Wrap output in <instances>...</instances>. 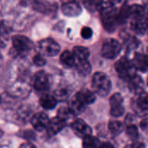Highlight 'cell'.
Returning <instances> with one entry per match:
<instances>
[{
  "label": "cell",
  "instance_id": "1",
  "mask_svg": "<svg viewBox=\"0 0 148 148\" xmlns=\"http://www.w3.org/2000/svg\"><path fill=\"white\" fill-rule=\"evenodd\" d=\"M92 86L94 92L101 97L107 96L112 90V81L104 72H95L93 74Z\"/></svg>",
  "mask_w": 148,
  "mask_h": 148
},
{
  "label": "cell",
  "instance_id": "2",
  "mask_svg": "<svg viewBox=\"0 0 148 148\" xmlns=\"http://www.w3.org/2000/svg\"><path fill=\"white\" fill-rule=\"evenodd\" d=\"M114 67L118 75L125 80H127L134 74H136V69L132 62L126 58H121L119 59L116 62Z\"/></svg>",
  "mask_w": 148,
  "mask_h": 148
},
{
  "label": "cell",
  "instance_id": "3",
  "mask_svg": "<svg viewBox=\"0 0 148 148\" xmlns=\"http://www.w3.org/2000/svg\"><path fill=\"white\" fill-rule=\"evenodd\" d=\"M121 51L120 43L114 38H107L104 41L101 54L104 58L108 59L115 58Z\"/></svg>",
  "mask_w": 148,
  "mask_h": 148
},
{
  "label": "cell",
  "instance_id": "4",
  "mask_svg": "<svg viewBox=\"0 0 148 148\" xmlns=\"http://www.w3.org/2000/svg\"><path fill=\"white\" fill-rule=\"evenodd\" d=\"M60 51V45L52 38H45L38 43V51L44 57H54Z\"/></svg>",
  "mask_w": 148,
  "mask_h": 148
},
{
  "label": "cell",
  "instance_id": "5",
  "mask_svg": "<svg viewBox=\"0 0 148 148\" xmlns=\"http://www.w3.org/2000/svg\"><path fill=\"white\" fill-rule=\"evenodd\" d=\"M12 45L15 51L21 55L27 54L33 47L32 41L25 36L21 35H17L12 38Z\"/></svg>",
  "mask_w": 148,
  "mask_h": 148
},
{
  "label": "cell",
  "instance_id": "6",
  "mask_svg": "<svg viewBox=\"0 0 148 148\" xmlns=\"http://www.w3.org/2000/svg\"><path fill=\"white\" fill-rule=\"evenodd\" d=\"M132 108L138 115H146L148 112V92L143 91L138 93L132 101Z\"/></svg>",
  "mask_w": 148,
  "mask_h": 148
},
{
  "label": "cell",
  "instance_id": "7",
  "mask_svg": "<svg viewBox=\"0 0 148 148\" xmlns=\"http://www.w3.org/2000/svg\"><path fill=\"white\" fill-rule=\"evenodd\" d=\"M130 28L137 35H143L148 30V18L146 15L130 18Z\"/></svg>",
  "mask_w": 148,
  "mask_h": 148
},
{
  "label": "cell",
  "instance_id": "8",
  "mask_svg": "<svg viewBox=\"0 0 148 148\" xmlns=\"http://www.w3.org/2000/svg\"><path fill=\"white\" fill-rule=\"evenodd\" d=\"M123 97L120 93H114L110 98V114L112 117L119 118L122 116L125 112V108L123 106Z\"/></svg>",
  "mask_w": 148,
  "mask_h": 148
},
{
  "label": "cell",
  "instance_id": "9",
  "mask_svg": "<svg viewBox=\"0 0 148 148\" xmlns=\"http://www.w3.org/2000/svg\"><path fill=\"white\" fill-rule=\"evenodd\" d=\"M33 86L34 89L38 92H44L48 91L50 87V79L48 74L45 71H40L36 73L34 82H33Z\"/></svg>",
  "mask_w": 148,
  "mask_h": 148
},
{
  "label": "cell",
  "instance_id": "10",
  "mask_svg": "<svg viewBox=\"0 0 148 148\" xmlns=\"http://www.w3.org/2000/svg\"><path fill=\"white\" fill-rule=\"evenodd\" d=\"M71 129L77 136L83 138L88 135H91L92 132V130L90 127V125L81 119H77L72 121Z\"/></svg>",
  "mask_w": 148,
  "mask_h": 148
},
{
  "label": "cell",
  "instance_id": "11",
  "mask_svg": "<svg viewBox=\"0 0 148 148\" xmlns=\"http://www.w3.org/2000/svg\"><path fill=\"white\" fill-rule=\"evenodd\" d=\"M48 116L44 112H38L34 114L31 119V124L32 127L38 132H41L43 130L46 129V126L49 122Z\"/></svg>",
  "mask_w": 148,
  "mask_h": 148
},
{
  "label": "cell",
  "instance_id": "12",
  "mask_svg": "<svg viewBox=\"0 0 148 148\" xmlns=\"http://www.w3.org/2000/svg\"><path fill=\"white\" fill-rule=\"evenodd\" d=\"M66 122L58 118V116L55 118H52L51 120H49L48 125L46 126V131L48 135L53 136L58 133L61 130H63L65 126Z\"/></svg>",
  "mask_w": 148,
  "mask_h": 148
},
{
  "label": "cell",
  "instance_id": "13",
  "mask_svg": "<svg viewBox=\"0 0 148 148\" xmlns=\"http://www.w3.org/2000/svg\"><path fill=\"white\" fill-rule=\"evenodd\" d=\"M62 12L68 17H76L82 12V8L77 1L65 2L62 6Z\"/></svg>",
  "mask_w": 148,
  "mask_h": 148
},
{
  "label": "cell",
  "instance_id": "14",
  "mask_svg": "<svg viewBox=\"0 0 148 148\" xmlns=\"http://www.w3.org/2000/svg\"><path fill=\"white\" fill-rule=\"evenodd\" d=\"M132 62L137 71L141 72H146L148 71V56L146 54L141 52L135 53Z\"/></svg>",
  "mask_w": 148,
  "mask_h": 148
},
{
  "label": "cell",
  "instance_id": "15",
  "mask_svg": "<svg viewBox=\"0 0 148 148\" xmlns=\"http://www.w3.org/2000/svg\"><path fill=\"white\" fill-rule=\"evenodd\" d=\"M126 81L128 84L129 90L132 92H133L134 94L138 95V93H140L141 92L144 91V81H143L142 78L140 76L137 75V74H134L133 76H132Z\"/></svg>",
  "mask_w": 148,
  "mask_h": 148
},
{
  "label": "cell",
  "instance_id": "16",
  "mask_svg": "<svg viewBox=\"0 0 148 148\" xmlns=\"http://www.w3.org/2000/svg\"><path fill=\"white\" fill-rule=\"evenodd\" d=\"M68 107L70 108V110L71 111V112L74 115H79L86 110V105L83 102V100L76 93L71 99V102H70Z\"/></svg>",
  "mask_w": 148,
  "mask_h": 148
},
{
  "label": "cell",
  "instance_id": "17",
  "mask_svg": "<svg viewBox=\"0 0 148 148\" xmlns=\"http://www.w3.org/2000/svg\"><path fill=\"white\" fill-rule=\"evenodd\" d=\"M33 7L38 12L44 13V14H51L56 11V5L48 3V2H43V1H36L33 4Z\"/></svg>",
  "mask_w": 148,
  "mask_h": 148
},
{
  "label": "cell",
  "instance_id": "18",
  "mask_svg": "<svg viewBox=\"0 0 148 148\" xmlns=\"http://www.w3.org/2000/svg\"><path fill=\"white\" fill-rule=\"evenodd\" d=\"M57 99L54 96H51L50 94H44L39 99V104L40 106L45 109V110H51L57 106Z\"/></svg>",
  "mask_w": 148,
  "mask_h": 148
},
{
  "label": "cell",
  "instance_id": "19",
  "mask_svg": "<svg viewBox=\"0 0 148 148\" xmlns=\"http://www.w3.org/2000/svg\"><path fill=\"white\" fill-rule=\"evenodd\" d=\"M59 59H60L61 64L64 66L71 67V66L75 65L76 58L74 56V54L72 52H71L70 51H64V52H62Z\"/></svg>",
  "mask_w": 148,
  "mask_h": 148
},
{
  "label": "cell",
  "instance_id": "20",
  "mask_svg": "<svg viewBox=\"0 0 148 148\" xmlns=\"http://www.w3.org/2000/svg\"><path fill=\"white\" fill-rule=\"evenodd\" d=\"M78 96L83 100V102L88 106L90 104H92L95 100H96V95L93 92L90 91V90H82L80 92H77Z\"/></svg>",
  "mask_w": 148,
  "mask_h": 148
},
{
  "label": "cell",
  "instance_id": "21",
  "mask_svg": "<svg viewBox=\"0 0 148 148\" xmlns=\"http://www.w3.org/2000/svg\"><path fill=\"white\" fill-rule=\"evenodd\" d=\"M76 65V69L78 73L80 76H87L92 71V66L88 60H81Z\"/></svg>",
  "mask_w": 148,
  "mask_h": 148
},
{
  "label": "cell",
  "instance_id": "22",
  "mask_svg": "<svg viewBox=\"0 0 148 148\" xmlns=\"http://www.w3.org/2000/svg\"><path fill=\"white\" fill-rule=\"evenodd\" d=\"M75 58L79 60H87L90 56V51L86 47L84 46H75L73 48V52Z\"/></svg>",
  "mask_w": 148,
  "mask_h": 148
},
{
  "label": "cell",
  "instance_id": "23",
  "mask_svg": "<svg viewBox=\"0 0 148 148\" xmlns=\"http://www.w3.org/2000/svg\"><path fill=\"white\" fill-rule=\"evenodd\" d=\"M101 143L97 137L88 135L84 138L83 141V148H100Z\"/></svg>",
  "mask_w": 148,
  "mask_h": 148
},
{
  "label": "cell",
  "instance_id": "24",
  "mask_svg": "<svg viewBox=\"0 0 148 148\" xmlns=\"http://www.w3.org/2000/svg\"><path fill=\"white\" fill-rule=\"evenodd\" d=\"M108 129L113 136L119 135L124 130V125L122 122L118 120H112L108 124Z\"/></svg>",
  "mask_w": 148,
  "mask_h": 148
},
{
  "label": "cell",
  "instance_id": "25",
  "mask_svg": "<svg viewBox=\"0 0 148 148\" xmlns=\"http://www.w3.org/2000/svg\"><path fill=\"white\" fill-rule=\"evenodd\" d=\"M128 11H129V18L146 15V14H145V8H144L142 5H136V4H135V5H129Z\"/></svg>",
  "mask_w": 148,
  "mask_h": 148
},
{
  "label": "cell",
  "instance_id": "26",
  "mask_svg": "<svg viewBox=\"0 0 148 148\" xmlns=\"http://www.w3.org/2000/svg\"><path fill=\"white\" fill-rule=\"evenodd\" d=\"M73 116H75V115L71 112V111L70 110L69 107H61L58 111V117L65 122L67 120H69L70 119H71Z\"/></svg>",
  "mask_w": 148,
  "mask_h": 148
},
{
  "label": "cell",
  "instance_id": "27",
  "mask_svg": "<svg viewBox=\"0 0 148 148\" xmlns=\"http://www.w3.org/2000/svg\"><path fill=\"white\" fill-rule=\"evenodd\" d=\"M125 132L128 135L129 138H131L132 140H136L138 137V130L137 126L133 124H129L126 126Z\"/></svg>",
  "mask_w": 148,
  "mask_h": 148
},
{
  "label": "cell",
  "instance_id": "28",
  "mask_svg": "<svg viewBox=\"0 0 148 148\" xmlns=\"http://www.w3.org/2000/svg\"><path fill=\"white\" fill-rule=\"evenodd\" d=\"M69 95V92L67 89L65 88H61V89H58V90H56L55 92V98L56 99H59V100H64Z\"/></svg>",
  "mask_w": 148,
  "mask_h": 148
},
{
  "label": "cell",
  "instance_id": "29",
  "mask_svg": "<svg viewBox=\"0 0 148 148\" xmlns=\"http://www.w3.org/2000/svg\"><path fill=\"white\" fill-rule=\"evenodd\" d=\"M33 62H34V64H35L37 66H43V65H45V63H46L45 57H44L42 54H40V53H38L37 55L34 56V58H33Z\"/></svg>",
  "mask_w": 148,
  "mask_h": 148
},
{
  "label": "cell",
  "instance_id": "30",
  "mask_svg": "<svg viewBox=\"0 0 148 148\" xmlns=\"http://www.w3.org/2000/svg\"><path fill=\"white\" fill-rule=\"evenodd\" d=\"M81 36L85 39L91 38L92 36V30L90 27H87V26L83 27L82 30H81Z\"/></svg>",
  "mask_w": 148,
  "mask_h": 148
},
{
  "label": "cell",
  "instance_id": "31",
  "mask_svg": "<svg viewBox=\"0 0 148 148\" xmlns=\"http://www.w3.org/2000/svg\"><path fill=\"white\" fill-rule=\"evenodd\" d=\"M125 148H145V145L144 143L142 142H138V141H134L132 144L127 145Z\"/></svg>",
  "mask_w": 148,
  "mask_h": 148
},
{
  "label": "cell",
  "instance_id": "32",
  "mask_svg": "<svg viewBox=\"0 0 148 148\" xmlns=\"http://www.w3.org/2000/svg\"><path fill=\"white\" fill-rule=\"evenodd\" d=\"M99 0H84V3L86 4V5L89 8L92 9H96L97 4H98Z\"/></svg>",
  "mask_w": 148,
  "mask_h": 148
},
{
  "label": "cell",
  "instance_id": "33",
  "mask_svg": "<svg viewBox=\"0 0 148 148\" xmlns=\"http://www.w3.org/2000/svg\"><path fill=\"white\" fill-rule=\"evenodd\" d=\"M140 128L144 131H148V118H145L144 119L141 120L140 124Z\"/></svg>",
  "mask_w": 148,
  "mask_h": 148
},
{
  "label": "cell",
  "instance_id": "34",
  "mask_svg": "<svg viewBox=\"0 0 148 148\" xmlns=\"http://www.w3.org/2000/svg\"><path fill=\"white\" fill-rule=\"evenodd\" d=\"M19 148H36V146H35L33 144L30 143V142H26V143L22 144V145L19 146Z\"/></svg>",
  "mask_w": 148,
  "mask_h": 148
},
{
  "label": "cell",
  "instance_id": "35",
  "mask_svg": "<svg viewBox=\"0 0 148 148\" xmlns=\"http://www.w3.org/2000/svg\"><path fill=\"white\" fill-rule=\"evenodd\" d=\"M100 148H115L111 143L109 142H105V143H102L101 145H100Z\"/></svg>",
  "mask_w": 148,
  "mask_h": 148
},
{
  "label": "cell",
  "instance_id": "36",
  "mask_svg": "<svg viewBox=\"0 0 148 148\" xmlns=\"http://www.w3.org/2000/svg\"><path fill=\"white\" fill-rule=\"evenodd\" d=\"M3 134H4L3 131H2V130H0V138H1V137L3 136Z\"/></svg>",
  "mask_w": 148,
  "mask_h": 148
},
{
  "label": "cell",
  "instance_id": "37",
  "mask_svg": "<svg viewBox=\"0 0 148 148\" xmlns=\"http://www.w3.org/2000/svg\"><path fill=\"white\" fill-rule=\"evenodd\" d=\"M1 32H2V25L0 24V34H1Z\"/></svg>",
  "mask_w": 148,
  "mask_h": 148
},
{
  "label": "cell",
  "instance_id": "38",
  "mask_svg": "<svg viewBox=\"0 0 148 148\" xmlns=\"http://www.w3.org/2000/svg\"><path fill=\"white\" fill-rule=\"evenodd\" d=\"M145 14H146V17H147V18H148V9H147V12H146V13H145Z\"/></svg>",
  "mask_w": 148,
  "mask_h": 148
},
{
  "label": "cell",
  "instance_id": "39",
  "mask_svg": "<svg viewBox=\"0 0 148 148\" xmlns=\"http://www.w3.org/2000/svg\"><path fill=\"white\" fill-rule=\"evenodd\" d=\"M146 55L148 56V49H147V52H146Z\"/></svg>",
  "mask_w": 148,
  "mask_h": 148
},
{
  "label": "cell",
  "instance_id": "40",
  "mask_svg": "<svg viewBox=\"0 0 148 148\" xmlns=\"http://www.w3.org/2000/svg\"><path fill=\"white\" fill-rule=\"evenodd\" d=\"M147 86H148V79H147Z\"/></svg>",
  "mask_w": 148,
  "mask_h": 148
}]
</instances>
